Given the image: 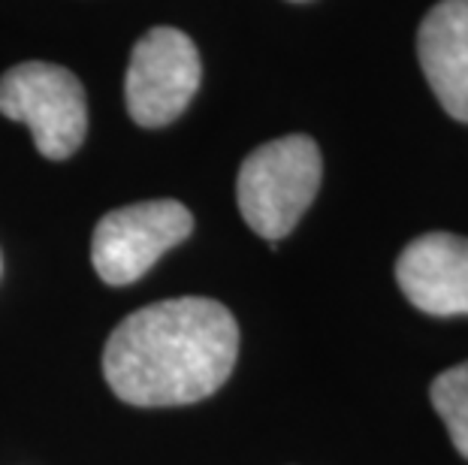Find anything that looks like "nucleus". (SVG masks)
Returning <instances> with one entry per match:
<instances>
[{
    "mask_svg": "<svg viewBox=\"0 0 468 465\" xmlns=\"http://www.w3.org/2000/svg\"><path fill=\"white\" fill-rule=\"evenodd\" d=\"M430 399L451 432L453 448L468 460V363L438 375L430 387Z\"/></svg>",
    "mask_w": 468,
    "mask_h": 465,
    "instance_id": "6e6552de",
    "label": "nucleus"
},
{
    "mask_svg": "<svg viewBox=\"0 0 468 465\" xmlns=\"http://www.w3.org/2000/svg\"><path fill=\"white\" fill-rule=\"evenodd\" d=\"M191 230L194 215L178 200H148L109 212L91 236L94 272L112 287L133 284Z\"/></svg>",
    "mask_w": 468,
    "mask_h": 465,
    "instance_id": "20e7f679",
    "label": "nucleus"
},
{
    "mask_svg": "<svg viewBox=\"0 0 468 465\" xmlns=\"http://www.w3.org/2000/svg\"><path fill=\"white\" fill-rule=\"evenodd\" d=\"M0 112L31 127L37 152L48 161H67L88 133L82 82L64 67L31 61L0 79Z\"/></svg>",
    "mask_w": 468,
    "mask_h": 465,
    "instance_id": "7ed1b4c3",
    "label": "nucleus"
},
{
    "mask_svg": "<svg viewBox=\"0 0 468 465\" xmlns=\"http://www.w3.org/2000/svg\"><path fill=\"white\" fill-rule=\"evenodd\" d=\"M200 55L176 27H152L133 46L124 79L127 112L139 127H166L185 112L200 88Z\"/></svg>",
    "mask_w": 468,
    "mask_h": 465,
    "instance_id": "39448f33",
    "label": "nucleus"
},
{
    "mask_svg": "<svg viewBox=\"0 0 468 465\" xmlns=\"http://www.w3.org/2000/svg\"><path fill=\"white\" fill-rule=\"evenodd\" d=\"M405 300L432 318H468V236L426 233L396 260Z\"/></svg>",
    "mask_w": 468,
    "mask_h": 465,
    "instance_id": "423d86ee",
    "label": "nucleus"
},
{
    "mask_svg": "<svg viewBox=\"0 0 468 465\" xmlns=\"http://www.w3.org/2000/svg\"><path fill=\"white\" fill-rule=\"evenodd\" d=\"M239 357V326L221 302L182 296L145 305L112 330L103 375L139 408L191 405L224 387Z\"/></svg>",
    "mask_w": 468,
    "mask_h": 465,
    "instance_id": "f257e3e1",
    "label": "nucleus"
},
{
    "mask_svg": "<svg viewBox=\"0 0 468 465\" xmlns=\"http://www.w3.org/2000/svg\"><path fill=\"white\" fill-rule=\"evenodd\" d=\"M417 58L444 112L468 124V0H438L426 13Z\"/></svg>",
    "mask_w": 468,
    "mask_h": 465,
    "instance_id": "0eeeda50",
    "label": "nucleus"
},
{
    "mask_svg": "<svg viewBox=\"0 0 468 465\" xmlns=\"http://www.w3.org/2000/svg\"><path fill=\"white\" fill-rule=\"evenodd\" d=\"M324 161L312 136L293 133L254 148L236 179V203L245 224L269 242L293 233L314 203Z\"/></svg>",
    "mask_w": 468,
    "mask_h": 465,
    "instance_id": "f03ea898",
    "label": "nucleus"
}]
</instances>
